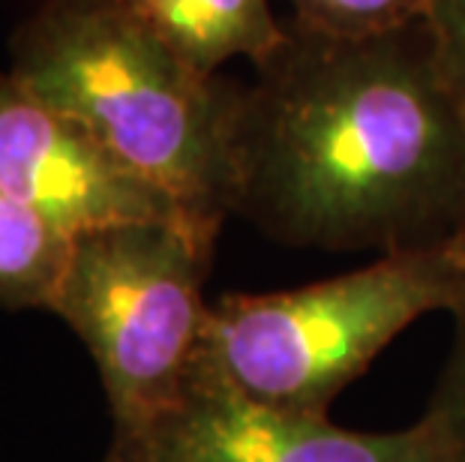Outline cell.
Segmentation results:
<instances>
[{"instance_id": "8992f818", "label": "cell", "mask_w": 465, "mask_h": 462, "mask_svg": "<svg viewBox=\"0 0 465 462\" xmlns=\"http://www.w3.org/2000/svg\"><path fill=\"white\" fill-rule=\"evenodd\" d=\"M0 186L69 238L147 220L202 225L94 133L43 103L9 73L0 75Z\"/></svg>"}, {"instance_id": "8fae6325", "label": "cell", "mask_w": 465, "mask_h": 462, "mask_svg": "<svg viewBox=\"0 0 465 462\" xmlns=\"http://www.w3.org/2000/svg\"><path fill=\"white\" fill-rule=\"evenodd\" d=\"M427 27L444 73L465 96V0H427Z\"/></svg>"}, {"instance_id": "ba28073f", "label": "cell", "mask_w": 465, "mask_h": 462, "mask_svg": "<svg viewBox=\"0 0 465 462\" xmlns=\"http://www.w3.org/2000/svg\"><path fill=\"white\" fill-rule=\"evenodd\" d=\"M73 238L0 186V310H48Z\"/></svg>"}, {"instance_id": "30bf717a", "label": "cell", "mask_w": 465, "mask_h": 462, "mask_svg": "<svg viewBox=\"0 0 465 462\" xmlns=\"http://www.w3.org/2000/svg\"><path fill=\"white\" fill-rule=\"evenodd\" d=\"M450 316L453 346L420 424L430 429L444 462H465V294Z\"/></svg>"}, {"instance_id": "52a82bcc", "label": "cell", "mask_w": 465, "mask_h": 462, "mask_svg": "<svg viewBox=\"0 0 465 462\" xmlns=\"http://www.w3.org/2000/svg\"><path fill=\"white\" fill-rule=\"evenodd\" d=\"M151 31L204 75L234 57L259 64L285 36L271 0H124Z\"/></svg>"}, {"instance_id": "3957f363", "label": "cell", "mask_w": 465, "mask_h": 462, "mask_svg": "<svg viewBox=\"0 0 465 462\" xmlns=\"http://www.w3.org/2000/svg\"><path fill=\"white\" fill-rule=\"evenodd\" d=\"M465 294V234L361 270L211 303L195 372L255 402L324 415L411 321Z\"/></svg>"}, {"instance_id": "7a4b0ae2", "label": "cell", "mask_w": 465, "mask_h": 462, "mask_svg": "<svg viewBox=\"0 0 465 462\" xmlns=\"http://www.w3.org/2000/svg\"><path fill=\"white\" fill-rule=\"evenodd\" d=\"M6 73L195 222L232 216L237 82L190 66L124 0H45L15 27Z\"/></svg>"}, {"instance_id": "5b68a950", "label": "cell", "mask_w": 465, "mask_h": 462, "mask_svg": "<svg viewBox=\"0 0 465 462\" xmlns=\"http://www.w3.org/2000/svg\"><path fill=\"white\" fill-rule=\"evenodd\" d=\"M103 462H444L430 429L354 432L328 415L255 402L195 372L172 408L112 438Z\"/></svg>"}, {"instance_id": "277c9868", "label": "cell", "mask_w": 465, "mask_h": 462, "mask_svg": "<svg viewBox=\"0 0 465 462\" xmlns=\"http://www.w3.org/2000/svg\"><path fill=\"white\" fill-rule=\"evenodd\" d=\"M216 234L183 220H147L73 238L48 312L91 351L112 438L153 424L190 388L211 310L204 280Z\"/></svg>"}, {"instance_id": "6da1fadb", "label": "cell", "mask_w": 465, "mask_h": 462, "mask_svg": "<svg viewBox=\"0 0 465 462\" xmlns=\"http://www.w3.org/2000/svg\"><path fill=\"white\" fill-rule=\"evenodd\" d=\"M237 84L232 216L285 247L405 252L465 234V96L427 22L333 36L285 22Z\"/></svg>"}, {"instance_id": "9c48e42d", "label": "cell", "mask_w": 465, "mask_h": 462, "mask_svg": "<svg viewBox=\"0 0 465 462\" xmlns=\"http://www.w3.org/2000/svg\"><path fill=\"white\" fill-rule=\"evenodd\" d=\"M292 22L333 36H372L427 22V0H285Z\"/></svg>"}]
</instances>
